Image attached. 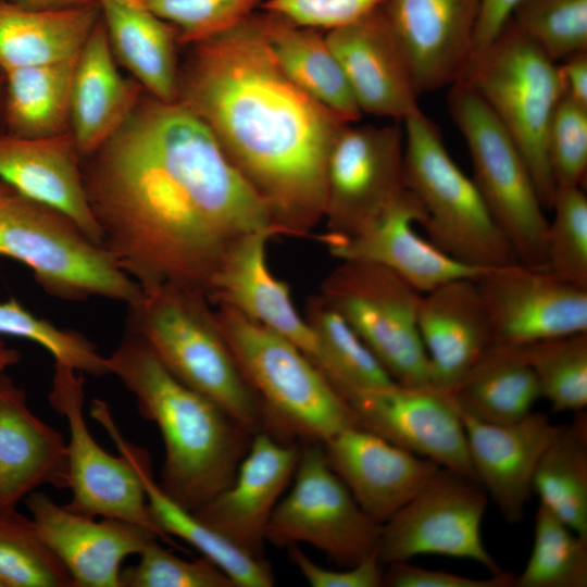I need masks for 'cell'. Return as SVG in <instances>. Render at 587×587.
<instances>
[{
  "label": "cell",
  "mask_w": 587,
  "mask_h": 587,
  "mask_svg": "<svg viewBox=\"0 0 587 587\" xmlns=\"http://www.w3.org/2000/svg\"><path fill=\"white\" fill-rule=\"evenodd\" d=\"M82 173L102 243L142 292L177 285L209 296L239 239L276 235L265 203L178 101L142 93Z\"/></svg>",
  "instance_id": "6da1fadb"
},
{
  "label": "cell",
  "mask_w": 587,
  "mask_h": 587,
  "mask_svg": "<svg viewBox=\"0 0 587 587\" xmlns=\"http://www.w3.org/2000/svg\"><path fill=\"white\" fill-rule=\"evenodd\" d=\"M189 47L176 101L208 126L265 203L276 236H310L323 221L330 147L349 122L283 73L258 11Z\"/></svg>",
  "instance_id": "7a4b0ae2"
},
{
  "label": "cell",
  "mask_w": 587,
  "mask_h": 587,
  "mask_svg": "<svg viewBox=\"0 0 587 587\" xmlns=\"http://www.w3.org/2000/svg\"><path fill=\"white\" fill-rule=\"evenodd\" d=\"M108 374L135 397L164 442L159 485L177 504L196 511L227 488L253 435L218 404L177 380L138 335L126 330L105 357Z\"/></svg>",
  "instance_id": "3957f363"
},
{
  "label": "cell",
  "mask_w": 587,
  "mask_h": 587,
  "mask_svg": "<svg viewBox=\"0 0 587 587\" xmlns=\"http://www.w3.org/2000/svg\"><path fill=\"white\" fill-rule=\"evenodd\" d=\"M212 305L201 290L164 285L128 304L127 330L141 337L177 380L214 401L254 436L264 430L262 408Z\"/></svg>",
  "instance_id": "277c9868"
},
{
  "label": "cell",
  "mask_w": 587,
  "mask_h": 587,
  "mask_svg": "<svg viewBox=\"0 0 587 587\" xmlns=\"http://www.w3.org/2000/svg\"><path fill=\"white\" fill-rule=\"evenodd\" d=\"M220 329L264 417L282 442L323 444L358 426L355 415L320 369L292 342L229 307L214 308Z\"/></svg>",
  "instance_id": "5b68a950"
},
{
  "label": "cell",
  "mask_w": 587,
  "mask_h": 587,
  "mask_svg": "<svg viewBox=\"0 0 587 587\" xmlns=\"http://www.w3.org/2000/svg\"><path fill=\"white\" fill-rule=\"evenodd\" d=\"M0 255L24 263L61 300L100 297L128 305L142 296L115 257L68 215L15 190L0 201Z\"/></svg>",
  "instance_id": "8992f818"
},
{
  "label": "cell",
  "mask_w": 587,
  "mask_h": 587,
  "mask_svg": "<svg viewBox=\"0 0 587 587\" xmlns=\"http://www.w3.org/2000/svg\"><path fill=\"white\" fill-rule=\"evenodd\" d=\"M404 122V182L421 201L429 241L479 270L519 262L473 179L450 157L437 126L421 111Z\"/></svg>",
  "instance_id": "52a82bcc"
},
{
  "label": "cell",
  "mask_w": 587,
  "mask_h": 587,
  "mask_svg": "<svg viewBox=\"0 0 587 587\" xmlns=\"http://www.w3.org/2000/svg\"><path fill=\"white\" fill-rule=\"evenodd\" d=\"M460 79L476 90L510 133L542 207L551 209L557 185L547 136L564 96L560 67L510 18L488 47L472 54Z\"/></svg>",
  "instance_id": "ba28073f"
},
{
  "label": "cell",
  "mask_w": 587,
  "mask_h": 587,
  "mask_svg": "<svg viewBox=\"0 0 587 587\" xmlns=\"http://www.w3.org/2000/svg\"><path fill=\"white\" fill-rule=\"evenodd\" d=\"M448 104L471 154L473 180L519 262L548 268L549 222L519 146L466 80L451 85Z\"/></svg>",
  "instance_id": "9c48e42d"
},
{
  "label": "cell",
  "mask_w": 587,
  "mask_h": 587,
  "mask_svg": "<svg viewBox=\"0 0 587 587\" xmlns=\"http://www.w3.org/2000/svg\"><path fill=\"white\" fill-rule=\"evenodd\" d=\"M320 295L348 322L395 383L430 386L429 362L417 327L422 292L371 262L340 261Z\"/></svg>",
  "instance_id": "30bf717a"
},
{
  "label": "cell",
  "mask_w": 587,
  "mask_h": 587,
  "mask_svg": "<svg viewBox=\"0 0 587 587\" xmlns=\"http://www.w3.org/2000/svg\"><path fill=\"white\" fill-rule=\"evenodd\" d=\"M379 534L380 525L328 465L322 444L301 445L292 487L273 511L266 541L278 547L309 544L350 567L377 550Z\"/></svg>",
  "instance_id": "8fae6325"
},
{
  "label": "cell",
  "mask_w": 587,
  "mask_h": 587,
  "mask_svg": "<svg viewBox=\"0 0 587 587\" xmlns=\"http://www.w3.org/2000/svg\"><path fill=\"white\" fill-rule=\"evenodd\" d=\"M488 497L476 482L440 467L430 480L380 526L377 553L383 565L421 554L473 560L491 574L503 570L480 534Z\"/></svg>",
  "instance_id": "7c38bea8"
},
{
  "label": "cell",
  "mask_w": 587,
  "mask_h": 587,
  "mask_svg": "<svg viewBox=\"0 0 587 587\" xmlns=\"http://www.w3.org/2000/svg\"><path fill=\"white\" fill-rule=\"evenodd\" d=\"M403 148L398 123L340 129L326 165L324 235L353 236L379 218L407 188Z\"/></svg>",
  "instance_id": "4fadbf2b"
},
{
  "label": "cell",
  "mask_w": 587,
  "mask_h": 587,
  "mask_svg": "<svg viewBox=\"0 0 587 587\" xmlns=\"http://www.w3.org/2000/svg\"><path fill=\"white\" fill-rule=\"evenodd\" d=\"M49 402L68 427L70 511L111 517L141 525L170 546L177 547L152 520L142 483L129 461L103 450L88 430L84 415L83 373L54 362Z\"/></svg>",
  "instance_id": "5bb4252c"
},
{
  "label": "cell",
  "mask_w": 587,
  "mask_h": 587,
  "mask_svg": "<svg viewBox=\"0 0 587 587\" xmlns=\"http://www.w3.org/2000/svg\"><path fill=\"white\" fill-rule=\"evenodd\" d=\"M340 396L359 427L477 483L463 422L449 392L394 384Z\"/></svg>",
  "instance_id": "9a60e30c"
},
{
  "label": "cell",
  "mask_w": 587,
  "mask_h": 587,
  "mask_svg": "<svg viewBox=\"0 0 587 587\" xmlns=\"http://www.w3.org/2000/svg\"><path fill=\"white\" fill-rule=\"evenodd\" d=\"M475 282L495 341L527 345L587 332V287L549 268L516 262L484 270Z\"/></svg>",
  "instance_id": "2e32d148"
},
{
  "label": "cell",
  "mask_w": 587,
  "mask_h": 587,
  "mask_svg": "<svg viewBox=\"0 0 587 587\" xmlns=\"http://www.w3.org/2000/svg\"><path fill=\"white\" fill-rule=\"evenodd\" d=\"M324 35L362 113L403 121L421 110L411 64L382 7Z\"/></svg>",
  "instance_id": "e0dca14e"
},
{
  "label": "cell",
  "mask_w": 587,
  "mask_h": 587,
  "mask_svg": "<svg viewBox=\"0 0 587 587\" xmlns=\"http://www.w3.org/2000/svg\"><path fill=\"white\" fill-rule=\"evenodd\" d=\"M300 452V444L255 434L232 484L193 514L242 550L264 558L268 521L292 482Z\"/></svg>",
  "instance_id": "ac0fdd59"
},
{
  "label": "cell",
  "mask_w": 587,
  "mask_h": 587,
  "mask_svg": "<svg viewBox=\"0 0 587 587\" xmlns=\"http://www.w3.org/2000/svg\"><path fill=\"white\" fill-rule=\"evenodd\" d=\"M425 220L417 197L405 188L371 226L349 237L322 235L320 240L340 261L382 265L420 292L458 278H476L484 270L451 258L413 228Z\"/></svg>",
  "instance_id": "d6986e66"
},
{
  "label": "cell",
  "mask_w": 587,
  "mask_h": 587,
  "mask_svg": "<svg viewBox=\"0 0 587 587\" xmlns=\"http://www.w3.org/2000/svg\"><path fill=\"white\" fill-rule=\"evenodd\" d=\"M24 501L40 536L77 587H121L123 561L160 539L136 523L111 517L97 522L70 511L42 491L30 492Z\"/></svg>",
  "instance_id": "ffe728a7"
},
{
  "label": "cell",
  "mask_w": 587,
  "mask_h": 587,
  "mask_svg": "<svg viewBox=\"0 0 587 587\" xmlns=\"http://www.w3.org/2000/svg\"><path fill=\"white\" fill-rule=\"evenodd\" d=\"M322 446L330 469L363 512L380 526L441 467L359 426L336 434Z\"/></svg>",
  "instance_id": "44dd1931"
},
{
  "label": "cell",
  "mask_w": 587,
  "mask_h": 587,
  "mask_svg": "<svg viewBox=\"0 0 587 587\" xmlns=\"http://www.w3.org/2000/svg\"><path fill=\"white\" fill-rule=\"evenodd\" d=\"M480 0H388L384 13L420 92L459 80L473 53Z\"/></svg>",
  "instance_id": "7402d4cb"
},
{
  "label": "cell",
  "mask_w": 587,
  "mask_h": 587,
  "mask_svg": "<svg viewBox=\"0 0 587 587\" xmlns=\"http://www.w3.org/2000/svg\"><path fill=\"white\" fill-rule=\"evenodd\" d=\"M460 416L477 483L508 523L521 522L538 461L561 426L533 411L508 424Z\"/></svg>",
  "instance_id": "603a6c76"
},
{
  "label": "cell",
  "mask_w": 587,
  "mask_h": 587,
  "mask_svg": "<svg viewBox=\"0 0 587 587\" xmlns=\"http://www.w3.org/2000/svg\"><path fill=\"white\" fill-rule=\"evenodd\" d=\"M274 236L273 229H263L239 239L215 273L208 297L286 338L317 366L314 334L295 308L287 283L267 266L266 243Z\"/></svg>",
  "instance_id": "cb8c5ba5"
},
{
  "label": "cell",
  "mask_w": 587,
  "mask_h": 587,
  "mask_svg": "<svg viewBox=\"0 0 587 587\" xmlns=\"http://www.w3.org/2000/svg\"><path fill=\"white\" fill-rule=\"evenodd\" d=\"M417 327L430 386L450 392L495 341L475 278H458L422 294Z\"/></svg>",
  "instance_id": "d4e9b609"
},
{
  "label": "cell",
  "mask_w": 587,
  "mask_h": 587,
  "mask_svg": "<svg viewBox=\"0 0 587 587\" xmlns=\"http://www.w3.org/2000/svg\"><path fill=\"white\" fill-rule=\"evenodd\" d=\"M68 488L67 444L35 415L23 389L0 377V513L16 509L37 488Z\"/></svg>",
  "instance_id": "484cf974"
},
{
  "label": "cell",
  "mask_w": 587,
  "mask_h": 587,
  "mask_svg": "<svg viewBox=\"0 0 587 587\" xmlns=\"http://www.w3.org/2000/svg\"><path fill=\"white\" fill-rule=\"evenodd\" d=\"M0 179L18 193L65 213L92 240L102 243L84 187L82 157L71 132L41 138L0 133Z\"/></svg>",
  "instance_id": "4316f807"
},
{
  "label": "cell",
  "mask_w": 587,
  "mask_h": 587,
  "mask_svg": "<svg viewBox=\"0 0 587 587\" xmlns=\"http://www.w3.org/2000/svg\"><path fill=\"white\" fill-rule=\"evenodd\" d=\"M90 414L107 430L120 454L136 470L146 492L150 515L163 533L180 538L199 550L203 557L216 564L236 587L275 585L274 573L265 558H258L242 550L162 490L153 477L148 452L124 438L105 401L95 399Z\"/></svg>",
  "instance_id": "83f0119b"
},
{
  "label": "cell",
  "mask_w": 587,
  "mask_h": 587,
  "mask_svg": "<svg viewBox=\"0 0 587 587\" xmlns=\"http://www.w3.org/2000/svg\"><path fill=\"white\" fill-rule=\"evenodd\" d=\"M115 61L100 15L77 55L72 80L70 132L82 159L121 127L145 91L120 73Z\"/></svg>",
  "instance_id": "f1b7e54d"
},
{
  "label": "cell",
  "mask_w": 587,
  "mask_h": 587,
  "mask_svg": "<svg viewBox=\"0 0 587 587\" xmlns=\"http://www.w3.org/2000/svg\"><path fill=\"white\" fill-rule=\"evenodd\" d=\"M115 60L152 97L176 101L179 65L175 28L140 0H97Z\"/></svg>",
  "instance_id": "f546056e"
},
{
  "label": "cell",
  "mask_w": 587,
  "mask_h": 587,
  "mask_svg": "<svg viewBox=\"0 0 587 587\" xmlns=\"http://www.w3.org/2000/svg\"><path fill=\"white\" fill-rule=\"evenodd\" d=\"M259 12L265 40L283 73L313 100L355 123L362 112L324 32L297 25L274 12Z\"/></svg>",
  "instance_id": "4dcf8cb0"
},
{
  "label": "cell",
  "mask_w": 587,
  "mask_h": 587,
  "mask_svg": "<svg viewBox=\"0 0 587 587\" xmlns=\"http://www.w3.org/2000/svg\"><path fill=\"white\" fill-rule=\"evenodd\" d=\"M458 411L490 424L525 417L541 398L522 345L494 341L449 392Z\"/></svg>",
  "instance_id": "1f68e13d"
},
{
  "label": "cell",
  "mask_w": 587,
  "mask_h": 587,
  "mask_svg": "<svg viewBox=\"0 0 587 587\" xmlns=\"http://www.w3.org/2000/svg\"><path fill=\"white\" fill-rule=\"evenodd\" d=\"M99 20L98 5L34 10L0 0V68L73 59Z\"/></svg>",
  "instance_id": "d6a6232c"
},
{
  "label": "cell",
  "mask_w": 587,
  "mask_h": 587,
  "mask_svg": "<svg viewBox=\"0 0 587 587\" xmlns=\"http://www.w3.org/2000/svg\"><path fill=\"white\" fill-rule=\"evenodd\" d=\"M76 59L5 72L4 133L41 138L70 132Z\"/></svg>",
  "instance_id": "836d02e7"
},
{
  "label": "cell",
  "mask_w": 587,
  "mask_h": 587,
  "mask_svg": "<svg viewBox=\"0 0 587 587\" xmlns=\"http://www.w3.org/2000/svg\"><path fill=\"white\" fill-rule=\"evenodd\" d=\"M532 490L570 528L587 538V414L575 413L541 454Z\"/></svg>",
  "instance_id": "e575fe53"
},
{
  "label": "cell",
  "mask_w": 587,
  "mask_h": 587,
  "mask_svg": "<svg viewBox=\"0 0 587 587\" xmlns=\"http://www.w3.org/2000/svg\"><path fill=\"white\" fill-rule=\"evenodd\" d=\"M304 319L319 347L317 367L339 395L397 384L342 315L321 295L308 300Z\"/></svg>",
  "instance_id": "d590c367"
},
{
  "label": "cell",
  "mask_w": 587,
  "mask_h": 587,
  "mask_svg": "<svg viewBox=\"0 0 587 587\" xmlns=\"http://www.w3.org/2000/svg\"><path fill=\"white\" fill-rule=\"evenodd\" d=\"M586 586L587 538L539 502L533 549L524 570L514 577V587Z\"/></svg>",
  "instance_id": "8d00e7d4"
},
{
  "label": "cell",
  "mask_w": 587,
  "mask_h": 587,
  "mask_svg": "<svg viewBox=\"0 0 587 587\" xmlns=\"http://www.w3.org/2000/svg\"><path fill=\"white\" fill-rule=\"evenodd\" d=\"M0 587H77L33 519L16 509L0 513Z\"/></svg>",
  "instance_id": "74e56055"
},
{
  "label": "cell",
  "mask_w": 587,
  "mask_h": 587,
  "mask_svg": "<svg viewBox=\"0 0 587 587\" xmlns=\"http://www.w3.org/2000/svg\"><path fill=\"white\" fill-rule=\"evenodd\" d=\"M540 390L554 412L587 405V332L522 345Z\"/></svg>",
  "instance_id": "f35d334b"
},
{
  "label": "cell",
  "mask_w": 587,
  "mask_h": 587,
  "mask_svg": "<svg viewBox=\"0 0 587 587\" xmlns=\"http://www.w3.org/2000/svg\"><path fill=\"white\" fill-rule=\"evenodd\" d=\"M551 209L547 267L569 283L587 287V197L582 186H557Z\"/></svg>",
  "instance_id": "ab89813d"
},
{
  "label": "cell",
  "mask_w": 587,
  "mask_h": 587,
  "mask_svg": "<svg viewBox=\"0 0 587 587\" xmlns=\"http://www.w3.org/2000/svg\"><path fill=\"white\" fill-rule=\"evenodd\" d=\"M511 18L553 62L587 50V0H523Z\"/></svg>",
  "instance_id": "60d3db41"
},
{
  "label": "cell",
  "mask_w": 587,
  "mask_h": 587,
  "mask_svg": "<svg viewBox=\"0 0 587 587\" xmlns=\"http://www.w3.org/2000/svg\"><path fill=\"white\" fill-rule=\"evenodd\" d=\"M0 334L32 340L45 348L54 362L83 374H108L105 357L83 334L40 319L11 298L0 302Z\"/></svg>",
  "instance_id": "b9f144b4"
},
{
  "label": "cell",
  "mask_w": 587,
  "mask_h": 587,
  "mask_svg": "<svg viewBox=\"0 0 587 587\" xmlns=\"http://www.w3.org/2000/svg\"><path fill=\"white\" fill-rule=\"evenodd\" d=\"M265 0H141L173 26L179 45L191 46L220 35L257 11Z\"/></svg>",
  "instance_id": "7bdbcfd3"
},
{
  "label": "cell",
  "mask_w": 587,
  "mask_h": 587,
  "mask_svg": "<svg viewBox=\"0 0 587 587\" xmlns=\"http://www.w3.org/2000/svg\"><path fill=\"white\" fill-rule=\"evenodd\" d=\"M139 555L136 565L121 571V587H236L208 558L182 559L163 549L158 540L150 542Z\"/></svg>",
  "instance_id": "ee69618b"
},
{
  "label": "cell",
  "mask_w": 587,
  "mask_h": 587,
  "mask_svg": "<svg viewBox=\"0 0 587 587\" xmlns=\"http://www.w3.org/2000/svg\"><path fill=\"white\" fill-rule=\"evenodd\" d=\"M547 154L557 186L583 185L587 170V107L562 97L550 122Z\"/></svg>",
  "instance_id": "f6af8a7d"
},
{
  "label": "cell",
  "mask_w": 587,
  "mask_h": 587,
  "mask_svg": "<svg viewBox=\"0 0 587 587\" xmlns=\"http://www.w3.org/2000/svg\"><path fill=\"white\" fill-rule=\"evenodd\" d=\"M388 0H265L260 9L277 13L288 21L319 30L351 23Z\"/></svg>",
  "instance_id": "bcb514c9"
},
{
  "label": "cell",
  "mask_w": 587,
  "mask_h": 587,
  "mask_svg": "<svg viewBox=\"0 0 587 587\" xmlns=\"http://www.w3.org/2000/svg\"><path fill=\"white\" fill-rule=\"evenodd\" d=\"M289 559L312 587H382L383 564L377 550L344 571L323 569L297 545L290 546Z\"/></svg>",
  "instance_id": "7dc6e473"
},
{
  "label": "cell",
  "mask_w": 587,
  "mask_h": 587,
  "mask_svg": "<svg viewBox=\"0 0 587 587\" xmlns=\"http://www.w3.org/2000/svg\"><path fill=\"white\" fill-rule=\"evenodd\" d=\"M512 573L505 571L488 578H471L454 573L392 562L384 570L383 586L387 587H514Z\"/></svg>",
  "instance_id": "c3c4849f"
},
{
  "label": "cell",
  "mask_w": 587,
  "mask_h": 587,
  "mask_svg": "<svg viewBox=\"0 0 587 587\" xmlns=\"http://www.w3.org/2000/svg\"><path fill=\"white\" fill-rule=\"evenodd\" d=\"M522 1L480 0L473 36V53L485 49L495 40Z\"/></svg>",
  "instance_id": "681fc988"
},
{
  "label": "cell",
  "mask_w": 587,
  "mask_h": 587,
  "mask_svg": "<svg viewBox=\"0 0 587 587\" xmlns=\"http://www.w3.org/2000/svg\"><path fill=\"white\" fill-rule=\"evenodd\" d=\"M559 67L564 96L587 107V50L565 58Z\"/></svg>",
  "instance_id": "f907efd6"
},
{
  "label": "cell",
  "mask_w": 587,
  "mask_h": 587,
  "mask_svg": "<svg viewBox=\"0 0 587 587\" xmlns=\"http://www.w3.org/2000/svg\"><path fill=\"white\" fill-rule=\"evenodd\" d=\"M16 5L34 10H63L98 5L97 0H5Z\"/></svg>",
  "instance_id": "816d5d0a"
},
{
  "label": "cell",
  "mask_w": 587,
  "mask_h": 587,
  "mask_svg": "<svg viewBox=\"0 0 587 587\" xmlns=\"http://www.w3.org/2000/svg\"><path fill=\"white\" fill-rule=\"evenodd\" d=\"M20 359L21 355L17 350L7 347V345L0 340V377L8 367L16 364Z\"/></svg>",
  "instance_id": "f5cc1de1"
},
{
  "label": "cell",
  "mask_w": 587,
  "mask_h": 587,
  "mask_svg": "<svg viewBox=\"0 0 587 587\" xmlns=\"http://www.w3.org/2000/svg\"><path fill=\"white\" fill-rule=\"evenodd\" d=\"M5 95V72L0 68V133H4L3 109Z\"/></svg>",
  "instance_id": "db71d44e"
},
{
  "label": "cell",
  "mask_w": 587,
  "mask_h": 587,
  "mask_svg": "<svg viewBox=\"0 0 587 587\" xmlns=\"http://www.w3.org/2000/svg\"><path fill=\"white\" fill-rule=\"evenodd\" d=\"M13 191L14 189L10 185L0 179V201Z\"/></svg>",
  "instance_id": "11a10c76"
},
{
  "label": "cell",
  "mask_w": 587,
  "mask_h": 587,
  "mask_svg": "<svg viewBox=\"0 0 587 587\" xmlns=\"http://www.w3.org/2000/svg\"><path fill=\"white\" fill-rule=\"evenodd\" d=\"M141 1V0H140Z\"/></svg>",
  "instance_id": "9f6ffc18"
}]
</instances>
